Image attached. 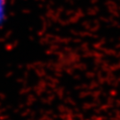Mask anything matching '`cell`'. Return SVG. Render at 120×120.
Instances as JSON below:
<instances>
[{
    "label": "cell",
    "mask_w": 120,
    "mask_h": 120,
    "mask_svg": "<svg viewBox=\"0 0 120 120\" xmlns=\"http://www.w3.org/2000/svg\"><path fill=\"white\" fill-rule=\"evenodd\" d=\"M1 5H2V0H0V11H1Z\"/></svg>",
    "instance_id": "1"
}]
</instances>
